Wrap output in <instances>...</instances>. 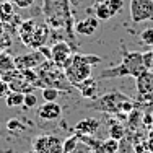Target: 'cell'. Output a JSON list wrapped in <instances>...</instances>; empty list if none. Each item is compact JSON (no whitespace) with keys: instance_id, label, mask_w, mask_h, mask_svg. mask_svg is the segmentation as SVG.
I'll return each mask as SVG.
<instances>
[{"instance_id":"1","label":"cell","mask_w":153,"mask_h":153,"mask_svg":"<svg viewBox=\"0 0 153 153\" xmlns=\"http://www.w3.org/2000/svg\"><path fill=\"white\" fill-rule=\"evenodd\" d=\"M100 62L101 59L94 54H72L62 70L67 76L68 83L72 86H76L78 83L85 82L86 78L91 76L93 67L98 65Z\"/></svg>"},{"instance_id":"18","label":"cell","mask_w":153,"mask_h":153,"mask_svg":"<svg viewBox=\"0 0 153 153\" xmlns=\"http://www.w3.org/2000/svg\"><path fill=\"white\" fill-rule=\"evenodd\" d=\"M94 16H96L98 20H103V21L111 20V18L114 16V13L109 8L106 0H101V2H98L96 5H94Z\"/></svg>"},{"instance_id":"14","label":"cell","mask_w":153,"mask_h":153,"mask_svg":"<svg viewBox=\"0 0 153 153\" xmlns=\"http://www.w3.org/2000/svg\"><path fill=\"white\" fill-rule=\"evenodd\" d=\"M47 38H49V30L44 26V25H38L34 30V34H33L31 39V49H39L46 44Z\"/></svg>"},{"instance_id":"27","label":"cell","mask_w":153,"mask_h":153,"mask_svg":"<svg viewBox=\"0 0 153 153\" xmlns=\"http://www.w3.org/2000/svg\"><path fill=\"white\" fill-rule=\"evenodd\" d=\"M108 2V5H109V8L112 10V13H114V16L117 15L119 12H121V8H122V0H106Z\"/></svg>"},{"instance_id":"24","label":"cell","mask_w":153,"mask_h":153,"mask_svg":"<svg viewBox=\"0 0 153 153\" xmlns=\"http://www.w3.org/2000/svg\"><path fill=\"white\" fill-rule=\"evenodd\" d=\"M7 129H8L10 132H21V130H25L26 127L20 122V119L12 117V119H8V122H7Z\"/></svg>"},{"instance_id":"30","label":"cell","mask_w":153,"mask_h":153,"mask_svg":"<svg viewBox=\"0 0 153 153\" xmlns=\"http://www.w3.org/2000/svg\"><path fill=\"white\" fill-rule=\"evenodd\" d=\"M12 2L15 3V7H18V8H30L34 3V0H12Z\"/></svg>"},{"instance_id":"33","label":"cell","mask_w":153,"mask_h":153,"mask_svg":"<svg viewBox=\"0 0 153 153\" xmlns=\"http://www.w3.org/2000/svg\"><path fill=\"white\" fill-rule=\"evenodd\" d=\"M150 152H153V145H150Z\"/></svg>"},{"instance_id":"16","label":"cell","mask_w":153,"mask_h":153,"mask_svg":"<svg viewBox=\"0 0 153 153\" xmlns=\"http://www.w3.org/2000/svg\"><path fill=\"white\" fill-rule=\"evenodd\" d=\"M8 85H10V90H12V91H18V93H30V91H33V88H34L28 80H25V76L21 75V72L12 80V82H8Z\"/></svg>"},{"instance_id":"22","label":"cell","mask_w":153,"mask_h":153,"mask_svg":"<svg viewBox=\"0 0 153 153\" xmlns=\"http://www.w3.org/2000/svg\"><path fill=\"white\" fill-rule=\"evenodd\" d=\"M76 145H78V135H72L67 140H64V153H72L75 152Z\"/></svg>"},{"instance_id":"11","label":"cell","mask_w":153,"mask_h":153,"mask_svg":"<svg viewBox=\"0 0 153 153\" xmlns=\"http://www.w3.org/2000/svg\"><path fill=\"white\" fill-rule=\"evenodd\" d=\"M98 26H100V20L96 16H86L85 20L78 21L75 25V31L83 36H91L98 30Z\"/></svg>"},{"instance_id":"23","label":"cell","mask_w":153,"mask_h":153,"mask_svg":"<svg viewBox=\"0 0 153 153\" xmlns=\"http://www.w3.org/2000/svg\"><path fill=\"white\" fill-rule=\"evenodd\" d=\"M23 106L26 109H33L38 106V96H36L33 91L30 93H25V101H23Z\"/></svg>"},{"instance_id":"28","label":"cell","mask_w":153,"mask_h":153,"mask_svg":"<svg viewBox=\"0 0 153 153\" xmlns=\"http://www.w3.org/2000/svg\"><path fill=\"white\" fill-rule=\"evenodd\" d=\"M10 91H12V90H10L8 82H5L3 78H0V98H3V100H5V98L8 96Z\"/></svg>"},{"instance_id":"7","label":"cell","mask_w":153,"mask_h":153,"mask_svg":"<svg viewBox=\"0 0 153 153\" xmlns=\"http://www.w3.org/2000/svg\"><path fill=\"white\" fill-rule=\"evenodd\" d=\"M135 82H137V91L140 100L153 103V72L147 70L145 74L137 76Z\"/></svg>"},{"instance_id":"17","label":"cell","mask_w":153,"mask_h":153,"mask_svg":"<svg viewBox=\"0 0 153 153\" xmlns=\"http://www.w3.org/2000/svg\"><path fill=\"white\" fill-rule=\"evenodd\" d=\"M15 57H12L7 51L0 52V76H3L8 72L15 70Z\"/></svg>"},{"instance_id":"4","label":"cell","mask_w":153,"mask_h":153,"mask_svg":"<svg viewBox=\"0 0 153 153\" xmlns=\"http://www.w3.org/2000/svg\"><path fill=\"white\" fill-rule=\"evenodd\" d=\"M34 153H64V140L54 134H42L33 138Z\"/></svg>"},{"instance_id":"5","label":"cell","mask_w":153,"mask_h":153,"mask_svg":"<svg viewBox=\"0 0 153 153\" xmlns=\"http://www.w3.org/2000/svg\"><path fill=\"white\" fill-rule=\"evenodd\" d=\"M129 10L134 23L153 20V0H130Z\"/></svg>"},{"instance_id":"26","label":"cell","mask_w":153,"mask_h":153,"mask_svg":"<svg viewBox=\"0 0 153 153\" xmlns=\"http://www.w3.org/2000/svg\"><path fill=\"white\" fill-rule=\"evenodd\" d=\"M10 47H12V38H10V36L5 33V34L0 36V52L10 49Z\"/></svg>"},{"instance_id":"6","label":"cell","mask_w":153,"mask_h":153,"mask_svg":"<svg viewBox=\"0 0 153 153\" xmlns=\"http://www.w3.org/2000/svg\"><path fill=\"white\" fill-rule=\"evenodd\" d=\"M47 59L41 54L39 49H34L31 52L26 54H20V56L15 57V67L16 70H26V68H36L41 64H44Z\"/></svg>"},{"instance_id":"2","label":"cell","mask_w":153,"mask_h":153,"mask_svg":"<svg viewBox=\"0 0 153 153\" xmlns=\"http://www.w3.org/2000/svg\"><path fill=\"white\" fill-rule=\"evenodd\" d=\"M147 72L143 64V54L137 51H124L122 60L119 65L106 68L100 74V78H117V76H140Z\"/></svg>"},{"instance_id":"19","label":"cell","mask_w":153,"mask_h":153,"mask_svg":"<svg viewBox=\"0 0 153 153\" xmlns=\"http://www.w3.org/2000/svg\"><path fill=\"white\" fill-rule=\"evenodd\" d=\"M25 101V93H18V91H10L8 96L5 98V103L8 108H20L23 106Z\"/></svg>"},{"instance_id":"8","label":"cell","mask_w":153,"mask_h":153,"mask_svg":"<svg viewBox=\"0 0 153 153\" xmlns=\"http://www.w3.org/2000/svg\"><path fill=\"white\" fill-rule=\"evenodd\" d=\"M72 54H74L72 52V47L65 41H59L51 47V60H52L59 68H64L65 62L70 59Z\"/></svg>"},{"instance_id":"31","label":"cell","mask_w":153,"mask_h":153,"mask_svg":"<svg viewBox=\"0 0 153 153\" xmlns=\"http://www.w3.org/2000/svg\"><path fill=\"white\" fill-rule=\"evenodd\" d=\"M5 33H7V25L3 23L2 20H0V36H2V34H5Z\"/></svg>"},{"instance_id":"20","label":"cell","mask_w":153,"mask_h":153,"mask_svg":"<svg viewBox=\"0 0 153 153\" xmlns=\"http://www.w3.org/2000/svg\"><path fill=\"white\" fill-rule=\"evenodd\" d=\"M101 150H103L104 153H117V150H119V140L109 137L108 140H104L103 143H101Z\"/></svg>"},{"instance_id":"34","label":"cell","mask_w":153,"mask_h":153,"mask_svg":"<svg viewBox=\"0 0 153 153\" xmlns=\"http://www.w3.org/2000/svg\"><path fill=\"white\" fill-rule=\"evenodd\" d=\"M150 72H153V65H152V70H150Z\"/></svg>"},{"instance_id":"10","label":"cell","mask_w":153,"mask_h":153,"mask_svg":"<svg viewBox=\"0 0 153 153\" xmlns=\"http://www.w3.org/2000/svg\"><path fill=\"white\" fill-rule=\"evenodd\" d=\"M36 26H38V23L34 20H25L20 23V26H18V36H20V39L23 41L25 46L31 47V39H33V34H34Z\"/></svg>"},{"instance_id":"15","label":"cell","mask_w":153,"mask_h":153,"mask_svg":"<svg viewBox=\"0 0 153 153\" xmlns=\"http://www.w3.org/2000/svg\"><path fill=\"white\" fill-rule=\"evenodd\" d=\"M15 3L13 2H0V20L3 21L5 25L8 23H15L16 18H15Z\"/></svg>"},{"instance_id":"32","label":"cell","mask_w":153,"mask_h":153,"mask_svg":"<svg viewBox=\"0 0 153 153\" xmlns=\"http://www.w3.org/2000/svg\"><path fill=\"white\" fill-rule=\"evenodd\" d=\"M143 150H145V148L142 147V145H135V152L137 153H143Z\"/></svg>"},{"instance_id":"21","label":"cell","mask_w":153,"mask_h":153,"mask_svg":"<svg viewBox=\"0 0 153 153\" xmlns=\"http://www.w3.org/2000/svg\"><path fill=\"white\" fill-rule=\"evenodd\" d=\"M59 96H60V90L52 88V86H46V88H42V100L44 101H57Z\"/></svg>"},{"instance_id":"12","label":"cell","mask_w":153,"mask_h":153,"mask_svg":"<svg viewBox=\"0 0 153 153\" xmlns=\"http://www.w3.org/2000/svg\"><path fill=\"white\" fill-rule=\"evenodd\" d=\"M98 129H100V121L93 117L83 119V121H80L75 126L76 135H93V134L98 132Z\"/></svg>"},{"instance_id":"29","label":"cell","mask_w":153,"mask_h":153,"mask_svg":"<svg viewBox=\"0 0 153 153\" xmlns=\"http://www.w3.org/2000/svg\"><path fill=\"white\" fill-rule=\"evenodd\" d=\"M142 41H143V44H153V28H148V30H145L142 33Z\"/></svg>"},{"instance_id":"3","label":"cell","mask_w":153,"mask_h":153,"mask_svg":"<svg viewBox=\"0 0 153 153\" xmlns=\"http://www.w3.org/2000/svg\"><path fill=\"white\" fill-rule=\"evenodd\" d=\"M132 108H134V103L119 91H112L101 98H96V103H94V109L106 111V112H119V111L130 112Z\"/></svg>"},{"instance_id":"25","label":"cell","mask_w":153,"mask_h":153,"mask_svg":"<svg viewBox=\"0 0 153 153\" xmlns=\"http://www.w3.org/2000/svg\"><path fill=\"white\" fill-rule=\"evenodd\" d=\"M109 134H111L112 138H116V140H121V138L124 137V127L121 126V124L114 122L111 127H109Z\"/></svg>"},{"instance_id":"13","label":"cell","mask_w":153,"mask_h":153,"mask_svg":"<svg viewBox=\"0 0 153 153\" xmlns=\"http://www.w3.org/2000/svg\"><path fill=\"white\" fill-rule=\"evenodd\" d=\"M76 88L80 90L82 96H85V98H90V100H96L98 98V83H96V80L91 78V76L86 78L85 82L78 83Z\"/></svg>"},{"instance_id":"9","label":"cell","mask_w":153,"mask_h":153,"mask_svg":"<svg viewBox=\"0 0 153 153\" xmlns=\"http://www.w3.org/2000/svg\"><path fill=\"white\" fill-rule=\"evenodd\" d=\"M38 116L47 122L59 121L62 116V106L57 101H44V104L38 109Z\"/></svg>"}]
</instances>
